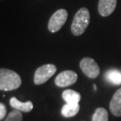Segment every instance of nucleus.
Listing matches in <instances>:
<instances>
[{
  "label": "nucleus",
  "instance_id": "obj_1",
  "mask_svg": "<svg viewBox=\"0 0 121 121\" xmlns=\"http://www.w3.org/2000/svg\"><path fill=\"white\" fill-rule=\"evenodd\" d=\"M91 21V14L88 9L82 7L75 14L71 25V31L74 35L79 36L84 33Z\"/></svg>",
  "mask_w": 121,
  "mask_h": 121
},
{
  "label": "nucleus",
  "instance_id": "obj_2",
  "mask_svg": "<svg viewBox=\"0 0 121 121\" xmlns=\"http://www.w3.org/2000/svg\"><path fill=\"white\" fill-rule=\"evenodd\" d=\"M21 76L16 72L7 69H0V90L5 91H13L21 85Z\"/></svg>",
  "mask_w": 121,
  "mask_h": 121
},
{
  "label": "nucleus",
  "instance_id": "obj_3",
  "mask_svg": "<svg viewBox=\"0 0 121 121\" xmlns=\"http://www.w3.org/2000/svg\"><path fill=\"white\" fill-rule=\"evenodd\" d=\"M57 72V67L53 64L43 65L35 70L34 74V83L41 85L50 79Z\"/></svg>",
  "mask_w": 121,
  "mask_h": 121
},
{
  "label": "nucleus",
  "instance_id": "obj_4",
  "mask_svg": "<svg viewBox=\"0 0 121 121\" xmlns=\"http://www.w3.org/2000/svg\"><path fill=\"white\" fill-rule=\"evenodd\" d=\"M68 19V12L65 9H60L55 11L50 17L47 28L49 31L51 33H55L58 31L63 25L66 23Z\"/></svg>",
  "mask_w": 121,
  "mask_h": 121
},
{
  "label": "nucleus",
  "instance_id": "obj_5",
  "mask_svg": "<svg viewBox=\"0 0 121 121\" xmlns=\"http://www.w3.org/2000/svg\"><path fill=\"white\" fill-rule=\"evenodd\" d=\"M79 67L88 78L95 79L100 74V68L98 63L91 57H83L79 62Z\"/></svg>",
  "mask_w": 121,
  "mask_h": 121
},
{
  "label": "nucleus",
  "instance_id": "obj_6",
  "mask_svg": "<svg viewBox=\"0 0 121 121\" xmlns=\"http://www.w3.org/2000/svg\"><path fill=\"white\" fill-rule=\"evenodd\" d=\"M78 76L75 72L71 70H65L57 75L54 83L59 87H66L71 86L77 81Z\"/></svg>",
  "mask_w": 121,
  "mask_h": 121
},
{
  "label": "nucleus",
  "instance_id": "obj_7",
  "mask_svg": "<svg viewBox=\"0 0 121 121\" xmlns=\"http://www.w3.org/2000/svg\"><path fill=\"white\" fill-rule=\"evenodd\" d=\"M117 0H99L98 13L102 17H108L114 12L117 7Z\"/></svg>",
  "mask_w": 121,
  "mask_h": 121
},
{
  "label": "nucleus",
  "instance_id": "obj_8",
  "mask_svg": "<svg viewBox=\"0 0 121 121\" xmlns=\"http://www.w3.org/2000/svg\"><path fill=\"white\" fill-rule=\"evenodd\" d=\"M111 112L115 117H121V87L115 92L109 103Z\"/></svg>",
  "mask_w": 121,
  "mask_h": 121
},
{
  "label": "nucleus",
  "instance_id": "obj_9",
  "mask_svg": "<svg viewBox=\"0 0 121 121\" xmlns=\"http://www.w3.org/2000/svg\"><path fill=\"white\" fill-rule=\"evenodd\" d=\"M9 105L14 109H17L24 112H29L33 109V104L31 101H25V102H22V101H19L15 97H12L10 98V100H9Z\"/></svg>",
  "mask_w": 121,
  "mask_h": 121
},
{
  "label": "nucleus",
  "instance_id": "obj_10",
  "mask_svg": "<svg viewBox=\"0 0 121 121\" xmlns=\"http://www.w3.org/2000/svg\"><path fill=\"white\" fill-rule=\"evenodd\" d=\"M62 98L66 104H79L81 99L80 94L72 90H65L62 93Z\"/></svg>",
  "mask_w": 121,
  "mask_h": 121
},
{
  "label": "nucleus",
  "instance_id": "obj_11",
  "mask_svg": "<svg viewBox=\"0 0 121 121\" xmlns=\"http://www.w3.org/2000/svg\"><path fill=\"white\" fill-rule=\"evenodd\" d=\"M79 111V105H73V104H65L61 108V115L63 117L69 118L75 117Z\"/></svg>",
  "mask_w": 121,
  "mask_h": 121
},
{
  "label": "nucleus",
  "instance_id": "obj_12",
  "mask_svg": "<svg viewBox=\"0 0 121 121\" xmlns=\"http://www.w3.org/2000/svg\"><path fill=\"white\" fill-rule=\"evenodd\" d=\"M105 79L107 81L113 85H120L121 84V72L119 70L111 69L105 72Z\"/></svg>",
  "mask_w": 121,
  "mask_h": 121
},
{
  "label": "nucleus",
  "instance_id": "obj_13",
  "mask_svg": "<svg viewBox=\"0 0 121 121\" xmlns=\"http://www.w3.org/2000/svg\"><path fill=\"white\" fill-rule=\"evenodd\" d=\"M108 114L105 108L99 107L96 108L95 112L92 116V121H108Z\"/></svg>",
  "mask_w": 121,
  "mask_h": 121
},
{
  "label": "nucleus",
  "instance_id": "obj_14",
  "mask_svg": "<svg viewBox=\"0 0 121 121\" xmlns=\"http://www.w3.org/2000/svg\"><path fill=\"white\" fill-rule=\"evenodd\" d=\"M4 121H23L22 113L21 111L13 109L9 113Z\"/></svg>",
  "mask_w": 121,
  "mask_h": 121
},
{
  "label": "nucleus",
  "instance_id": "obj_15",
  "mask_svg": "<svg viewBox=\"0 0 121 121\" xmlns=\"http://www.w3.org/2000/svg\"><path fill=\"white\" fill-rule=\"evenodd\" d=\"M7 112L6 107L3 103H0V120H3Z\"/></svg>",
  "mask_w": 121,
  "mask_h": 121
},
{
  "label": "nucleus",
  "instance_id": "obj_16",
  "mask_svg": "<svg viewBox=\"0 0 121 121\" xmlns=\"http://www.w3.org/2000/svg\"><path fill=\"white\" fill-rule=\"evenodd\" d=\"M94 91H96V90H97V86H96V85H94Z\"/></svg>",
  "mask_w": 121,
  "mask_h": 121
}]
</instances>
